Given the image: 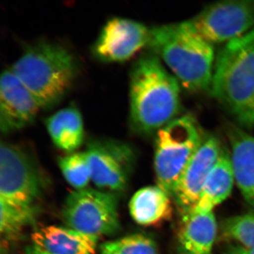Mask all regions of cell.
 Masks as SVG:
<instances>
[{
  "label": "cell",
  "instance_id": "cell-10",
  "mask_svg": "<svg viewBox=\"0 0 254 254\" xmlns=\"http://www.w3.org/2000/svg\"><path fill=\"white\" fill-rule=\"evenodd\" d=\"M150 28L131 18L112 17L103 25L91 48L98 61L123 63L148 46Z\"/></svg>",
  "mask_w": 254,
  "mask_h": 254
},
{
  "label": "cell",
  "instance_id": "cell-22",
  "mask_svg": "<svg viewBox=\"0 0 254 254\" xmlns=\"http://www.w3.org/2000/svg\"><path fill=\"white\" fill-rule=\"evenodd\" d=\"M108 242L113 250L121 254H159L154 241L142 234L128 235Z\"/></svg>",
  "mask_w": 254,
  "mask_h": 254
},
{
  "label": "cell",
  "instance_id": "cell-13",
  "mask_svg": "<svg viewBox=\"0 0 254 254\" xmlns=\"http://www.w3.org/2000/svg\"><path fill=\"white\" fill-rule=\"evenodd\" d=\"M232 168L241 193L254 207V137L234 125L227 126Z\"/></svg>",
  "mask_w": 254,
  "mask_h": 254
},
{
  "label": "cell",
  "instance_id": "cell-19",
  "mask_svg": "<svg viewBox=\"0 0 254 254\" xmlns=\"http://www.w3.org/2000/svg\"><path fill=\"white\" fill-rule=\"evenodd\" d=\"M36 207L16 206L0 200V232L1 240L11 241L34 219Z\"/></svg>",
  "mask_w": 254,
  "mask_h": 254
},
{
  "label": "cell",
  "instance_id": "cell-4",
  "mask_svg": "<svg viewBox=\"0 0 254 254\" xmlns=\"http://www.w3.org/2000/svg\"><path fill=\"white\" fill-rule=\"evenodd\" d=\"M210 91L242 125L254 106V28L219 51Z\"/></svg>",
  "mask_w": 254,
  "mask_h": 254
},
{
  "label": "cell",
  "instance_id": "cell-6",
  "mask_svg": "<svg viewBox=\"0 0 254 254\" xmlns=\"http://www.w3.org/2000/svg\"><path fill=\"white\" fill-rule=\"evenodd\" d=\"M63 217L70 228L98 238L114 235L120 228L118 198L111 192L86 188L71 192L64 204Z\"/></svg>",
  "mask_w": 254,
  "mask_h": 254
},
{
  "label": "cell",
  "instance_id": "cell-12",
  "mask_svg": "<svg viewBox=\"0 0 254 254\" xmlns=\"http://www.w3.org/2000/svg\"><path fill=\"white\" fill-rule=\"evenodd\" d=\"M36 98L10 68L0 78V130L4 134L34 123L41 110Z\"/></svg>",
  "mask_w": 254,
  "mask_h": 254
},
{
  "label": "cell",
  "instance_id": "cell-8",
  "mask_svg": "<svg viewBox=\"0 0 254 254\" xmlns=\"http://www.w3.org/2000/svg\"><path fill=\"white\" fill-rule=\"evenodd\" d=\"M187 22L210 44H226L254 29V1L213 3Z\"/></svg>",
  "mask_w": 254,
  "mask_h": 254
},
{
  "label": "cell",
  "instance_id": "cell-21",
  "mask_svg": "<svg viewBox=\"0 0 254 254\" xmlns=\"http://www.w3.org/2000/svg\"><path fill=\"white\" fill-rule=\"evenodd\" d=\"M222 232L227 238L238 242L239 245L254 250V213L227 219L222 224Z\"/></svg>",
  "mask_w": 254,
  "mask_h": 254
},
{
  "label": "cell",
  "instance_id": "cell-23",
  "mask_svg": "<svg viewBox=\"0 0 254 254\" xmlns=\"http://www.w3.org/2000/svg\"><path fill=\"white\" fill-rule=\"evenodd\" d=\"M222 254H254V250L243 246L237 245L228 249Z\"/></svg>",
  "mask_w": 254,
  "mask_h": 254
},
{
  "label": "cell",
  "instance_id": "cell-14",
  "mask_svg": "<svg viewBox=\"0 0 254 254\" xmlns=\"http://www.w3.org/2000/svg\"><path fill=\"white\" fill-rule=\"evenodd\" d=\"M98 239L54 225L41 227L31 235L33 245L49 254H96Z\"/></svg>",
  "mask_w": 254,
  "mask_h": 254
},
{
  "label": "cell",
  "instance_id": "cell-11",
  "mask_svg": "<svg viewBox=\"0 0 254 254\" xmlns=\"http://www.w3.org/2000/svg\"><path fill=\"white\" fill-rule=\"evenodd\" d=\"M222 150L218 137L204 134L199 146L180 175L172 195L183 217L193 211L205 182Z\"/></svg>",
  "mask_w": 254,
  "mask_h": 254
},
{
  "label": "cell",
  "instance_id": "cell-3",
  "mask_svg": "<svg viewBox=\"0 0 254 254\" xmlns=\"http://www.w3.org/2000/svg\"><path fill=\"white\" fill-rule=\"evenodd\" d=\"M10 69L36 98L41 109L59 104L72 88L77 60L66 47L42 41L28 46Z\"/></svg>",
  "mask_w": 254,
  "mask_h": 254
},
{
  "label": "cell",
  "instance_id": "cell-1",
  "mask_svg": "<svg viewBox=\"0 0 254 254\" xmlns=\"http://www.w3.org/2000/svg\"><path fill=\"white\" fill-rule=\"evenodd\" d=\"M180 83L161 60L148 50L137 58L129 74V126L148 136L177 118Z\"/></svg>",
  "mask_w": 254,
  "mask_h": 254
},
{
  "label": "cell",
  "instance_id": "cell-25",
  "mask_svg": "<svg viewBox=\"0 0 254 254\" xmlns=\"http://www.w3.org/2000/svg\"><path fill=\"white\" fill-rule=\"evenodd\" d=\"M25 254H49L44 251L42 250L39 247L32 244L31 245L28 246L26 250Z\"/></svg>",
  "mask_w": 254,
  "mask_h": 254
},
{
  "label": "cell",
  "instance_id": "cell-24",
  "mask_svg": "<svg viewBox=\"0 0 254 254\" xmlns=\"http://www.w3.org/2000/svg\"><path fill=\"white\" fill-rule=\"evenodd\" d=\"M241 126L246 127V128H254V106L252 110L250 115H248L245 122L242 123Z\"/></svg>",
  "mask_w": 254,
  "mask_h": 254
},
{
  "label": "cell",
  "instance_id": "cell-18",
  "mask_svg": "<svg viewBox=\"0 0 254 254\" xmlns=\"http://www.w3.org/2000/svg\"><path fill=\"white\" fill-rule=\"evenodd\" d=\"M170 197L158 185L143 187L137 190L129 202L132 218L143 226L169 220L173 215Z\"/></svg>",
  "mask_w": 254,
  "mask_h": 254
},
{
  "label": "cell",
  "instance_id": "cell-15",
  "mask_svg": "<svg viewBox=\"0 0 254 254\" xmlns=\"http://www.w3.org/2000/svg\"><path fill=\"white\" fill-rule=\"evenodd\" d=\"M217 233L213 211L183 217L177 236L180 254H213Z\"/></svg>",
  "mask_w": 254,
  "mask_h": 254
},
{
  "label": "cell",
  "instance_id": "cell-2",
  "mask_svg": "<svg viewBox=\"0 0 254 254\" xmlns=\"http://www.w3.org/2000/svg\"><path fill=\"white\" fill-rule=\"evenodd\" d=\"M147 48L165 64L189 91H210L215 61L213 46L187 21L150 28Z\"/></svg>",
  "mask_w": 254,
  "mask_h": 254
},
{
  "label": "cell",
  "instance_id": "cell-5",
  "mask_svg": "<svg viewBox=\"0 0 254 254\" xmlns=\"http://www.w3.org/2000/svg\"><path fill=\"white\" fill-rule=\"evenodd\" d=\"M205 133L190 115L177 118L155 133L154 168L158 185L170 196Z\"/></svg>",
  "mask_w": 254,
  "mask_h": 254
},
{
  "label": "cell",
  "instance_id": "cell-16",
  "mask_svg": "<svg viewBox=\"0 0 254 254\" xmlns=\"http://www.w3.org/2000/svg\"><path fill=\"white\" fill-rule=\"evenodd\" d=\"M235 181L230 154L223 149L205 182L191 213L203 214L213 211L217 205L222 203L231 193Z\"/></svg>",
  "mask_w": 254,
  "mask_h": 254
},
{
  "label": "cell",
  "instance_id": "cell-9",
  "mask_svg": "<svg viewBox=\"0 0 254 254\" xmlns=\"http://www.w3.org/2000/svg\"><path fill=\"white\" fill-rule=\"evenodd\" d=\"M86 153L95 186L114 192L126 189L136 158L129 145L112 138H96L88 142Z\"/></svg>",
  "mask_w": 254,
  "mask_h": 254
},
{
  "label": "cell",
  "instance_id": "cell-20",
  "mask_svg": "<svg viewBox=\"0 0 254 254\" xmlns=\"http://www.w3.org/2000/svg\"><path fill=\"white\" fill-rule=\"evenodd\" d=\"M58 164L66 182L76 190L86 189L91 181V170L86 151L68 153L61 157Z\"/></svg>",
  "mask_w": 254,
  "mask_h": 254
},
{
  "label": "cell",
  "instance_id": "cell-17",
  "mask_svg": "<svg viewBox=\"0 0 254 254\" xmlns=\"http://www.w3.org/2000/svg\"><path fill=\"white\" fill-rule=\"evenodd\" d=\"M53 143L68 153H74L84 141L83 118L77 107L70 105L50 115L45 121Z\"/></svg>",
  "mask_w": 254,
  "mask_h": 254
},
{
  "label": "cell",
  "instance_id": "cell-7",
  "mask_svg": "<svg viewBox=\"0 0 254 254\" xmlns=\"http://www.w3.org/2000/svg\"><path fill=\"white\" fill-rule=\"evenodd\" d=\"M33 155L24 147L1 141L0 200L16 206L34 207L43 190Z\"/></svg>",
  "mask_w": 254,
  "mask_h": 254
},
{
  "label": "cell",
  "instance_id": "cell-26",
  "mask_svg": "<svg viewBox=\"0 0 254 254\" xmlns=\"http://www.w3.org/2000/svg\"><path fill=\"white\" fill-rule=\"evenodd\" d=\"M100 254H121L110 247L108 242H105L100 247Z\"/></svg>",
  "mask_w": 254,
  "mask_h": 254
}]
</instances>
